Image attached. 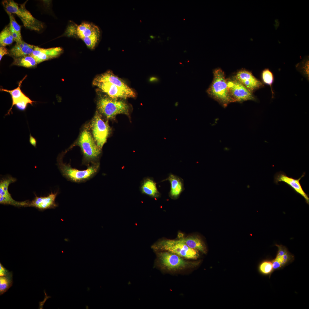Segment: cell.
Returning <instances> with one entry per match:
<instances>
[{"mask_svg": "<svg viewBox=\"0 0 309 309\" xmlns=\"http://www.w3.org/2000/svg\"><path fill=\"white\" fill-rule=\"evenodd\" d=\"M140 190L142 193L154 198H158L161 195L156 182L151 177H146L143 179L140 184Z\"/></svg>", "mask_w": 309, "mask_h": 309, "instance_id": "cell-21", "label": "cell"}, {"mask_svg": "<svg viewBox=\"0 0 309 309\" xmlns=\"http://www.w3.org/2000/svg\"><path fill=\"white\" fill-rule=\"evenodd\" d=\"M89 131L84 130L79 139L78 144L80 147L86 161L90 162L96 159L100 153L101 149Z\"/></svg>", "mask_w": 309, "mask_h": 309, "instance_id": "cell-7", "label": "cell"}, {"mask_svg": "<svg viewBox=\"0 0 309 309\" xmlns=\"http://www.w3.org/2000/svg\"><path fill=\"white\" fill-rule=\"evenodd\" d=\"M262 78L264 82L270 85L271 88L274 81V76L272 72L268 69L264 70L262 72Z\"/></svg>", "mask_w": 309, "mask_h": 309, "instance_id": "cell-29", "label": "cell"}, {"mask_svg": "<svg viewBox=\"0 0 309 309\" xmlns=\"http://www.w3.org/2000/svg\"><path fill=\"white\" fill-rule=\"evenodd\" d=\"M227 82L230 95L234 102L256 100L251 92L234 77Z\"/></svg>", "mask_w": 309, "mask_h": 309, "instance_id": "cell-10", "label": "cell"}, {"mask_svg": "<svg viewBox=\"0 0 309 309\" xmlns=\"http://www.w3.org/2000/svg\"><path fill=\"white\" fill-rule=\"evenodd\" d=\"M68 36H74L82 40L84 39L100 35L98 27L88 22H83L79 25L72 24L69 26L64 33Z\"/></svg>", "mask_w": 309, "mask_h": 309, "instance_id": "cell-9", "label": "cell"}, {"mask_svg": "<svg viewBox=\"0 0 309 309\" xmlns=\"http://www.w3.org/2000/svg\"><path fill=\"white\" fill-rule=\"evenodd\" d=\"M189 247L205 253L206 249L201 240L196 236L183 238L179 239Z\"/></svg>", "mask_w": 309, "mask_h": 309, "instance_id": "cell-22", "label": "cell"}, {"mask_svg": "<svg viewBox=\"0 0 309 309\" xmlns=\"http://www.w3.org/2000/svg\"><path fill=\"white\" fill-rule=\"evenodd\" d=\"M233 77L251 92L262 85L251 73L245 70L238 71Z\"/></svg>", "mask_w": 309, "mask_h": 309, "instance_id": "cell-16", "label": "cell"}, {"mask_svg": "<svg viewBox=\"0 0 309 309\" xmlns=\"http://www.w3.org/2000/svg\"><path fill=\"white\" fill-rule=\"evenodd\" d=\"M9 29L11 32L14 41H15L16 43L21 42L22 41L21 35L19 34L12 29L10 28Z\"/></svg>", "mask_w": 309, "mask_h": 309, "instance_id": "cell-31", "label": "cell"}, {"mask_svg": "<svg viewBox=\"0 0 309 309\" xmlns=\"http://www.w3.org/2000/svg\"><path fill=\"white\" fill-rule=\"evenodd\" d=\"M94 138L98 147L101 149L110 133V128L107 121L96 112L91 124Z\"/></svg>", "mask_w": 309, "mask_h": 309, "instance_id": "cell-8", "label": "cell"}, {"mask_svg": "<svg viewBox=\"0 0 309 309\" xmlns=\"http://www.w3.org/2000/svg\"><path fill=\"white\" fill-rule=\"evenodd\" d=\"M37 64L34 59L29 56L14 59L12 65L30 68L35 67Z\"/></svg>", "mask_w": 309, "mask_h": 309, "instance_id": "cell-23", "label": "cell"}, {"mask_svg": "<svg viewBox=\"0 0 309 309\" xmlns=\"http://www.w3.org/2000/svg\"><path fill=\"white\" fill-rule=\"evenodd\" d=\"M6 12L8 14L10 19L9 28L12 29L19 34L21 35V27L16 21L12 13L8 12Z\"/></svg>", "mask_w": 309, "mask_h": 309, "instance_id": "cell-30", "label": "cell"}, {"mask_svg": "<svg viewBox=\"0 0 309 309\" xmlns=\"http://www.w3.org/2000/svg\"><path fill=\"white\" fill-rule=\"evenodd\" d=\"M212 82L207 90L209 95L224 107L230 103L234 102L231 97L223 71L217 68L213 72Z\"/></svg>", "mask_w": 309, "mask_h": 309, "instance_id": "cell-1", "label": "cell"}, {"mask_svg": "<svg viewBox=\"0 0 309 309\" xmlns=\"http://www.w3.org/2000/svg\"><path fill=\"white\" fill-rule=\"evenodd\" d=\"M63 52L60 47L43 48L36 46L30 56L33 58L37 64L54 58L60 56Z\"/></svg>", "mask_w": 309, "mask_h": 309, "instance_id": "cell-14", "label": "cell"}, {"mask_svg": "<svg viewBox=\"0 0 309 309\" xmlns=\"http://www.w3.org/2000/svg\"><path fill=\"white\" fill-rule=\"evenodd\" d=\"M34 101L31 100L27 96L21 98L16 101L14 104L16 108L19 110L23 111L25 110L28 104H29L32 105L33 102Z\"/></svg>", "mask_w": 309, "mask_h": 309, "instance_id": "cell-28", "label": "cell"}, {"mask_svg": "<svg viewBox=\"0 0 309 309\" xmlns=\"http://www.w3.org/2000/svg\"><path fill=\"white\" fill-rule=\"evenodd\" d=\"M167 181H169L171 184L169 196L172 198H177L184 190L183 179L179 176L170 173L167 178L161 182Z\"/></svg>", "mask_w": 309, "mask_h": 309, "instance_id": "cell-19", "label": "cell"}, {"mask_svg": "<svg viewBox=\"0 0 309 309\" xmlns=\"http://www.w3.org/2000/svg\"><path fill=\"white\" fill-rule=\"evenodd\" d=\"M14 40L9 29V25L6 26L0 34V46L5 47L11 44Z\"/></svg>", "mask_w": 309, "mask_h": 309, "instance_id": "cell-25", "label": "cell"}, {"mask_svg": "<svg viewBox=\"0 0 309 309\" xmlns=\"http://www.w3.org/2000/svg\"><path fill=\"white\" fill-rule=\"evenodd\" d=\"M275 245L277 247L278 251L276 258L272 260L274 271L282 268L294 260V256L285 246L277 244Z\"/></svg>", "mask_w": 309, "mask_h": 309, "instance_id": "cell-15", "label": "cell"}, {"mask_svg": "<svg viewBox=\"0 0 309 309\" xmlns=\"http://www.w3.org/2000/svg\"><path fill=\"white\" fill-rule=\"evenodd\" d=\"M9 52L7 49L4 46L0 47V60L1 61L4 55L9 54Z\"/></svg>", "mask_w": 309, "mask_h": 309, "instance_id": "cell-33", "label": "cell"}, {"mask_svg": "<svg viewBox=\"0 0 309 309\" xmlns=\"http://www.w3.org/2000/svg\"><path fill=\"white\" fill-rule=\"evenodd\" d=\"M16 179L8 177L2 179L0 181V203L9 205L16 207H29V202L27 201H17L13 199L9 193L8 189L9 185L15 182Z\"/></svg>", "mask_w": 309, "mask_h": 309, "instance_id": "cell-11", "label": "cell"}, {"mask_svg": "<svg viewBox=\"0 0 309 309\" xmlns=\"http://www.w3.org/2000/svg\"><path fill=\"white\" fill-rule=\"evenodd\" d=\"M152 248L155 251H165L188 259H196L199 257L198 251L191 248L180 240H165L154 244Z\"/></svg>", "mask_w": 309, "mask_h": 309, "instance_id": "cell-3", "label": "cell"}, {"mask_svg": "<svg viewBox=\"0 0 309 309\" xmlns=\"http://www.w3.org/2000/svg\"><path fill=\"white\" fill-rule=\"evenodd\" d=\"M36 46L27 43L22 41L16 43L9 51V55L14 59L30 56Z\"/></svg>", "mask_w": 309, "mask_h": 309, "instance_id": "cell-20", "label": "cell"}, {"mask_svg": "<svg viewBox=\"0 0 309 309\" xmlns=\"http://www.w3.org/2000/svg\"><path fill=\"white\" fill-rule=\"evenodd\" d=\"M29 141L30 143L34 147H36V139L32 136L31 134L29 135Z\"/></svg>", "mask_w": 309, "mask_h": 309, "instance_id": "cell-34", "label": "cell"}, {"mask_svg": "<svg viewBox=\"0 0 309 309\" xmlns=\"http://www.w3.org/2000/svg\"><path fill=\"white\" fill-rule=\"evenodd\" d=\"M24 3L19 4L13 0H5L2 4L6 12L14 14L20 19L24 26L30 30L39 31L43 27V23L35 19L27 9Z\"/></svg>", "mask_w": 309, "mask_h": 309, "instance_id": "cell-2", "label": "cell"}, {"mask_svg": "<svg viewBox=\"0 0 309 309\" xmlns=\"http://www.w3.org/2000/svg\"><path fill=\"white\" fill-rule=\"evenodd\" d=\"M93 85L98 87L110 98H134L136 93H132L108 82H93Z\"/></svg>", "mask_w": 309, "mask_h": 309, "instance_id": "cell-13", "label": "cell"}, {"mask_svg": "<svg viewBox=\"0 0 309 309\" xmlns=\"http://www.w3.org/2000/svg\"><path fill=\"white\" fill-rule=\"evenodd\" d=\"M259 271L262 274L270 276L274 272L272 260H264L260 264L259 268Z\"/></svg>", "mask_w": 309, "mask_h": 309, "instance_id": "cell-27", "label": "cell"}, {"mask_svg": "<svg viewBox=\"0 0 309 309\" xmlns=\"http://www.w3.org/2000/svg\"><path fill=\"white\" fill-rule=\"evenodd\" d=\"M156 265L162 269L175 270L190 266L192 264L180 256L168 251L157 253Z\"/></svg>", "mask_w": 309, "mask_h": 309, "instance_id": "cell-6", "label": "cell"}, {"mask_svg": "<svg viewBox=\"0 0 309 309\" xmlns=\"http://www.w3.org/2000/svg\"><path fill=\"white\" fill-rule=\"evenodd\" d=\"M99 111L108 118H112L120 114L128 115L129 106L123 100L107 96L101 97L97 102Z\"/></svg>", "mask_w": 309, "mask_h": 309, "instance_id": "cell-4", "label": "cell"}, {"mask_svg": "<svg viewBox=\"0 0 309 309\" xmlns=\"http://www.w3.org/2000/svg\"><path fill=\"white\" fill-rule=\"evenodd\" d=\"M26 77V76L20 82L18 87L14 90H9L3 89H1V90L2 91L9 93L11 96L12 101V105L10 109L8 111L7 114V115L9 114L11 110L14 103L17 100L26 96L22 92L20 89V87L22 82Z\"/></svg>", "mask_w": 309, "mask_h": 309, "instance_id": "cell-24", "label": "cell"}, {"mask_svg": "<svg viewBox=\"0 0 309 309\" xmlns=\"http://www.w3.org/2000/svg\"><path fill=\"white\" fill-rule=\"evenodd\" d=\"M10 272L0 263V276H4L8 274Z\"/></svg>", "mask_w": 309, "mask_h": 309, "instance_id": "cell-32", "label": "cell"}, {"mask_svg": "<svg viewBox=\"0 0 309 309\" xmlns=\"http://www.w3.org/2000/svg\"><path fill=\"white\" fill-rule=\"evenodd\" d=\"M12 272L7 275L0 276V295L3 294L12 286L13 284Z\"/></svg>", "mask_w": 309, "mask_h": 309, "instance_id": "cell-26", "label": "cell"}, {"mask_svg": "<svg viewBox=\"0 0 309 309\" xmlns=\"http://www.w3.org/2000/svg\"><path fill=\"white\" fill-rule=\"evenodd\" d=\"M305 173H304L300 178L296 179L287 176L284 172H280L275 175L274 183L277 184L280 182L285 183L295 192L302 197L305 199L306 203L309 205V198L308 195L304 191L300 183V180L305 176Z\"/></svg>", "mask_w": 309, "mask_h": 309, "instance_id": "cell-12", "label": "cell"}, {"mask_svg": "<svg viewBox=\"0 0 309 309\" xmlns=\"http://www.w3.org/2000/svg\"><path fill=\"white\" fill-rule=\"evenodd\" d=\"M59 165L60 169L63 175L75 182H82L90 179L97 173L100 167L99 163H96L88 167L85 170H79L72 168L70 165L61 162Z\"/></svg>", "mask_w": 309, "mask_h": 309, "instance_id": "cell-5", "label": "cell"}, {"mask_svg": "<svg viewBox=\"0 0 309 309\" xmlns=\"http://www.w3.org/2000/svg\"><path fill=\"white\" fill-rule=\"evenodd\" d=\"M93 82H109L128 92L133 94L135 93L123 80L115 75L110 71H107L98 75L95 78Z\"/></svg>", "mask_w": 309, "mask_h": 309, "instance_id": "cell-17", "label": "cell"}, {"mask_svg": "<svg viewBox=\"0 0 309 309\" xmlns=\"http://www.w3.org/2000/svg\"><path fill=\"white\" fill-rule=\"evenodd\" d=\"M58 193H51L47 196L38 197L36 196L31 202H29V207H32L41 210L52 208L56 207L55 201Z\"/></svg>", "mask_w": 309, "mask_h": 309, "instance_id": "cell-18", "label": "cell"}]
</instances>
